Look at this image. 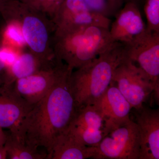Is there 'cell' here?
Segmentation results:
<instances>
[{"label": "cell", "mask_w": 159, "mask_h": 159, "mask_svg": "<svg viewBox=\"0 0 159 159\" xmlns=\"http://www.w3.org/2000/svg\"><path fill=\"white\" fill-rule=\"evenodd\" d=\"M73 70L62 67L56 82L23 119L18 139L48 153L55 140L68 130L78 110L71 84Z\"/></svg>", "instance_id": "6da1fadb"}, {"label": "cell", "mask_w": 159, "mask_h": 159, "mask_svg": "<svg viewBox=\"0 0 159 159\" xmlns=\"http://www.w3.org/2000/svg\"><path fill=\"white\" fill-rule=\"evenodd\" d=\"M124 57V44L115 42L98 57L72 72L71 86L78 109L94 105L102 97Z\"/></svg>", "instance_id": "7a4b0ae2"}, {"label": "cell", "mask_w": 159, "mask_h": 159, "mask_svg": "<svg viewBox=\"0 0 159 159\" xmlns=\"http://www.w3.org/2000/svg\"><path fill=\"white\" fill-rule=\"evenodd\" d=\"M57 56L70 68H79L106 51L113 41L109 29L97 26L59 28Z\"/></svg>", "instance_id": "3957f363"}, {"label": "cell", "mask_w": 159, "mask_h": 159, "mask_svg": "<svg viewBox=\"0 0 159 159\" xmlns=\"http://www.w3.org/2000/svg\"><path fill=\"white\" fill-rule=\"evenodd\" d=\"M97 147L96 159H139L140 136L136 122L130 118L110 122L105 136Z\"/></svg>", "instance_id": "277c9868"}, {"label": "cell", "mask_w": 159, "mask_h": 159, "mask_svg": "<svg viewBox=\"0 0 159 159\" xmlns=\"http://www.w3.org/2000/svg\"><path fill=\"white\" fill-rule=\"evenodd\" d=\"M124 45L126 58L141 69L150 80L153 96L159 100V33L146 31Z\"/></svg>", "instance_id": "5b68a950"}, {"label": "cell", "mask_w": 159, "mask_h": 159, "mask_svg": "<svg viewBox=\"0 0 159 159\" xmlns=\"http://www.w3.org/2000/svg\"><path fill=\"white\" fill-rule=\"evenodd\" d=\"M112 82L132 108L137 111L142 108L144 102L153 94V87L147 75L125 55L114 72Z\"/></svg>", "instance_id": "8992f818"}, {"label": "cell", "mask_w": 159, "mask_h": 159, "mask_svg": "<svg viewBox=\"0 0 159 159\" xmlns=\"http://www.w3.org/2000/svg\"><path fill=\"white\" fill-rule=\"evenodd\" d=\"M109 121L95 105L79 108L67 132L77 141L97 147L108 130Z\"/></svg>", "instance_id": "52a82bcc"}, {"label": "cell", "mask_w": 159, "mask_h": 159, "mask_svg": "<svg viewBox=\"0 0 159 159\" xmlns=\"http://www.w3.org/2000/svg\"><path fill=\"white\" fill-rule=\"evenodd\" d=\"M32 106L16 93L13 85H0V127L18 138L23 119Z\"/></svg>", "instance_id": "ba28073f"}, {"label": "cell", "mask_w": 159, "mask_h": 159, "mask_svg": "<svg viewBox=\"0 0 159 159\" xmlns=\"http://www.w3.org/2000/svg\"><path fill=\"white\" fill-rule=\"evenodd\" d=\"M115 17L109 29L114 42L125 44L146 31L139 6L134 2H125Z\"/></svg>", "instance_id": "9c48e42d"}, {"label": "cell", "mask_w": 159, "mask_h": 159, "mask_svg": "<svg viewBox=\"0 0 159 159\" xmlns=\"http://www.w3.org/2000/svg\"><path fill=\"white\" fill-rule=\"evenodd\" d=\"M63 66L60 62L54 70H42L17 80L13 84V88L21 97L33 106L52 88Z\"/></svg>", "instance_id": "30bf717a"}, {"label": "cell", "mask_w": 159, "mask_h": 159, "mask_svg": "<svg viewBox=\"0 0 159 159\" xmlns=\"http://www.w3.org/2000/svg\"><path fill=\"white\" fill-rule=\"evenodd\" d=\"M136 115L140 136L139 159H159V110L143 106Z\"/></svg>", "instance_id": "8fae6325"}, {"label": "cell", "mask_w": 159, "mask_h": 159, "mask_svg": "<svg viewBox=\"0 0 159 159\" xmlns=\"http://www.w3.org/2000/svg\"><path fill=\"white\" fill-rule=\"evenodd\" d=\"M59 28L97 26L110 29L111 20L90 10L83 0H63L57 9Z\"/></svg>", "instance_id": "7c38bea8"}, {"label": "cell", "mask_w": 159, "mask_h": 159, "mask_svg": "<svg viewBox=\"0 0 159 159\" xmlns=\"http://www.w3.org/2000/svg\"><path fill=\"white\" fill-rule=\"evenodd\" d=\"M106 119L119 122L129 119L132 108L116 85L111 83L95 104Z\"/></svg>", "instance_id": "4fadbf2b"}, {"label": "cell", "mask_w": 159, "mask_h": 159, "mask_svg": "<svg viewBox=\"0 0 159 159\" xmlns=\"http://www.w3.org/2000/svg\"><path fill=\"white\" fill-rule=\"evenodd\" d=\"M96 153L97 147L82 144L66 132L55 140L47 159H94Z\"/></svg>", "instance_id": "5bb4252c"}, {"label": "cell", "mask_w": 159, "mask_h": 159, "mask_svg": "<svg viewBox=\"0 0 159 159\" xmlns=\"http://www.w3.org/2000/svg\"><path fill=\"white\" fill-rule=\"evenodd\" d=\"M22 32L26 43L34 53L41 54L44 52L48 36L45 26L40 20L33 16L25 18Z\"/></svg>", "instance_id": "9a60e30c"}, {"label": "cell", "mask_w": 159, "mask_h": 159, "mask_svg": "<svg viewBox=\"0 0 159 159\" xmlns=\"http://www.w3.org/2000/svg\"><path fill=\"white\" fill-rule=\"evenodd\" d=\"M41 61L32 54H22L13 64L8 66L7 75L4 80V85H13L17 80L28 77L42 70L39 68Z\"/></svg>", "instance_id": "2e32d148"}, {"label": "cell", "mask_w": 159, "mask_h": 159, "mask_svg": "<svg viewBox=\"0 0 159 159\" xmlns=\"http://www.w3.org/2000/svg\"><path fill=\"white\" fill-rule=\"evenodd\" d=\"M7 157L11 159H47L48 154L40 152L39 148L21 142L10 134L5 143Z\"/></svg>", "instance_id": "e0dca14e"}, {"label": "cell", "mask_w": 159, "mask_h": 159, "mask_svg": "<svg viewBox=\"0 0 159 159\" xmlns=\"http://www.w3.org/2000/svg\"><path fill=\"white\" fill-rule=\"evenodd\" d=\"M88 8L93 12L110 19L122 9L125 0H83Z\"/></svg>", "instance_id": "ac0fdd59"}, {"label": "cell", "mask_w": 159, "mask_h": 159, "mask_svg": "<svg viewBox=\"0 0 159 159\" xmlns=\"http://www.w3.org/2000/svg\"><path fill=\"white\" fill-rule=\"evenodd\" d=\"M146 20V30L159 33V0H143Z\"/></svg>", "instance_id": "d6986e66"}, {"label": "cell", "mask_w": 159, "mask_h": 159, "mask_svg": "<svg viewBox=\"0 0 159 159\" xmlns=\"http://www.w3.org/2000/svg\"><path fill=\"white\" fill-rule=\"evenodd\" d=\"M6 34L7 37L20 44L23 45L26 43L22 32L14 25H9L7 27Z\"/></svg>", "instance_id": "ffe728a7"}, {"label": "cell", "mask_w": 159, "mask_h": 159, "mask_svg": "<svg viewBox=\"0 0 159 159\" xmlns=\"http://www.w3.org/2000/svg\"><path fill=\"white\" fill-rule=\"evenodd\" d=\"M30 6L51 7L57 10L63 0H21Z\"/></svg>", "instance_id": "44dd1931"}, {"label": "cell", "mask_w": 159, "mask_h": 159, "mask_svg": "<svg viewBox=\"0 0 159 159\" xmlns=\"http://www.w3.org/2000/svg\"><path fill=\"white\" fill-rule=\"evenodd\" d=\"M0 57L8 67L13 64L17 57L13 52L5 48H0Z\"/></svg>", "instance_id": "7402d4cb"}, {"label": "cell", "mask_w": 159, "mask_h": 159, "mask_svg": "<svg viewBox=\"0 0 159 159\" xmlns=\"http://www.w3.org/2000/svg\"><path fill=\"white\" fill-rule=\"evenodd\" d=\"M8 135L3 131V129L0 127V147L4 146L7 140Z\"/></svg>", "instance_id": "603a6c76"}, {"label": "cell", "mask_w": 159, "mask_h": 159, "mask_svg": "<svg viewBox=\"0 0 159 159\" xmlns=\"http://www.w3.org/2000/svg\"><path fill=\"white\" fill-rule=\"evenodd\" d=\"M8 67V66L6 64V63L2 59L1 57H0V76H1V74L2 73L5 69H7ZM3 84V82L0 80V85Z\"/></svg>", "instance_id": "cb8c5ba5"}, {"label": "cell", "mask_w": 159, "mask_h": 159, "mask_svg": "<svg viewBox=\"0 0 159 159\" xmlns=\"http://www.w3.org/2000/svg\"><path fill=\"white\" fill-rule=\"evenodd\" d=\"M7 158V152L5 145L0 147V159H5Z\"/></svg>", "instance_id": "d4e9b609"}, {"label": "cell", "mask_w": 159, "mask_h": 159, "mask_svg": "<svg viewBox=\"0 0 159 159\" xmlns=\"http://www.w3.org/2000/svg\"><path fill=\"white\" fill-rule=\"evenodd\" d=\"M8 0H0V11L5 12Z\"/></svg>", "instance_id": "484cf974"}, {"label": "cell", "mask_w": 159, "mask_h": 159, "mask_svg": "<svg viewBox=\"0 0 159 159\" xmlns=\"http://www.w3.org/2000/svg\"><path fill=\"white\" fill-rule=\"evenodd\" d=\"M142 1H143V0H125V2H134L136 3L139 6L140 3H142Z\"/></svg>", "instance_id": "4316f807"}]
</instances>
